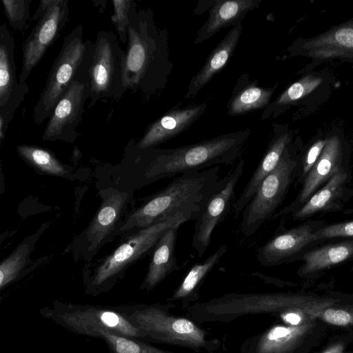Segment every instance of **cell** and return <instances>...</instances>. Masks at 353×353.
<instances>
[{
  "label": "cell",
  "mask_w": 353,
  "mask_h": 353,
  "mask_svg": "<svg viewBox=\"0 0 353 353\" xmlns=\"http://www.w3.org/2000/svg\"><path fill=\"white\" fill-rule=\"evenodd\" d=\"M323 353H345L344 345L343 343H338L332 345Z\"/></svg>",
  "instance_id": "39"
},
{
  "label": "cell",
  "mask_w": 353,
  "mask_h": 353,
  "mask_svg": "<svg viewBox=\"0 0 353 353\" xmlns=\"http://www.w3.org/2000/svg\"><path fill=\"white\" fill-rule=\"evenodd\" d=\"M90 68L79 75L56 105L43 132V140L73 143L79 136L76 129L82 120L85 103L89 99Z\"/></svg>",
  "instance_id": "12"
},
{
  "label": "cell",
  "mask_w": 353,
  "mask_h": 353,
  "mask_svg": "<svg viewBox=\"0 0 353 353\" xmlns=\"http://www.w3.org/2000/svg\"><path fill=\"white\" fill-rule=\"evenodd\" d=\"M32 0H2L5 14L10 26L24 32L28 27L30 9Z\"/></svg>",
  "instance_id": "33"
},
{
  "label": "cell",
  "mask_w": 353,
  "mask_h": 353,
  "mask_svg": "<svg viewBox=\"0 0 353 353\" xmlns=\"http://www.w3.org/2000/svg\"><path fill=\"white\" fill-rule=\"evenodd\" d=\"M55 0H41L31 21H38L41 19L53 6Z\"/></svg>",
  "instance_id": "38"
},
{
  "label": "cell",
  "mask_w": 353,
  "mask_h": 353,
  "mask_svg": "<svg viewBox=\"0 0 353 353\" xmlns=\"http://www.w3.org/2000/svg\"><path fill=\"white\" fill-rule=\"evenodd\" d=\"M250 134L245 129L175 148H138L143 157V181L150 183L190 171L232 165L241 157Z\"/></svg>",
  "instance_id": "2"
},
{
  "label": "cell",
  "mask_w": 353,
  "mask_h": 353,
  "mask_svg": "<svg viewBox=\"0 0 353 353\" xmlns=\"http://www.w3.org/2000/svg\"><path fill=\"white\" fill-rule=\"evenodd\" d=\"M326 145L317 162L305 177L299 197L290 207L275 214L272 218L284 214L299 205L305 203L324 183H327L341 169L347 151V142L340 127H332L326 132Z\"/></svg>",
  "instance_id": "16"
},
{
  "label": "cell",
  "mask_w": 353,
  "mask_h": 353,
  "mask_svg": "<svg viewBox=\"0 0 353 353\" xmlns=\"http://www.w3.org/2000/svg\"><path fill=\"white\" fill-rule=\"evenodd\" d=\"M15 42L7 25H0V143L9 124L29 91L27 83L20 84L14 60Z\"/></svg>",
  "instance_id": "14"
},
{
  "label": "cell",
  "mask_w": 353,
  "mask_h": 353,
  "mask_svg": "<svg viewBox=\"0 0 353 353\" xmlns=\"http://www.w3.org/2000/svg\"><path fill=\"white\" fill-rule=\"evenodd\" d=\"M130 197V194L127 192L113 188L103 191L99 210L74 243L85 259L90 261L108 236L116 233L119 221Z\"/></svg>",
  "instance_id": "15"
},
{
  "label": "cell",
  "mask_w": 353,
  "mask_h": 353,
  "mask_svg": "<svg viewBox=\"0 0 353 353\" xmlns=\"http://www.w3.org/2000/svg\"><path fill=\"white\" fill-rule=\"evenodd\" d=\"M19 156L33 168L48 174L65 176L67 167L50 151L34 145H20L17 147Z\"/></svg>",
  "instance_id": "31"
},
{
  "label": "cell",
  "mask_w": 353,
  "mask_h": 353,
  "mask_svg": "<svg viewBox=\"0 0 353 353\" xmlns=\"http://www.w3.org/2000/svg\"><path fill=\"white\" fill-rule=\"evenodd\" d=\"M347 173L341 169L327 183L316 191L303 206L295 210V220L305 219L319 211L325 210L339 196L347 180Z\"/></svg>",
  "instance_id": "28"
},
{
  "label": "cell",
  "mask_w": 353,
  "mask_h": 353,
  "mask_svg": "<svg viewBox=\"0 0 353 353\" xmlns=\"http://www.w3.org/2000/svg\"><path fill=\"white\" fill-rule=\"evenodd\" d=\"M326 142V133L318 132L317 137L305 151L302 162V174L305 177L317 162Z\"/></svg>",
  "instance_id": "35"
},
{
  "label": "cell",
  "mask_w": 353,
  "mask_h": 353,
  "mask_svg": "<svg viewBox=\"0 0 353 353\" xmlns=\"http://www.w3.org/2000/svg\"><path fill=\"white\" fill-rule=\"evenodd\" d=\"M125 58V50L113 32H98L88 74L89 108L99 101L121 99L126 92L123 85Z\"/></svg>",
  "instance_id": "6"
},
{
  "label": "cell",
  "mask_w": 353,
  "mask_h": 353,
  "mask_svg": "<svg viewBox=\"0 0 353 353\" xmlns=\"http://www.w3.org/2000/svg\"><path fill=\"white\" fill-rule=\"evenodd\" d=\"M242 29L241 23L232 27L213 49L203 67L190 80L185 95V99L196 96L225 66L237 46Z\"/></svg>",
  "instance_id": "23"
},
{
  "label": "cell",
  "mask_w": 353,
  "mask_h": 353,
  "mask_svg": "<svg viewBox=\"0 0 353 353\" xmlns=\"http://www.w3.org/2000/svg\"><path fill=\"white\" fill-rule=\"evenodd\" d=\"M294 132L287 125L274 124V135L259 164L239 198L232 212L238 217L256 192L264 179L277 166L286 147L292 141Z\"/></svg>",
  "instance_id": "20"
},
{
  "label": "cell",
  "mask_w": 353,
  "mask_h": 353,
  "mask_svg": "<svg viewBox=\"0 0 353 353\" xmlns=\"http://www.w3.org/2000/svg\"><path fill=\"white\" fill-rule=\"evenodd\" d=\"M313 233L312 227L305 224L275 234L258 249L256 259L263 266L287 262L314 241Z\"/></svg>",
  "instance_id": "21"
},
{
  "label": "cell",
  "mask_w": 353,
  "mask_h": 353,
  "mask_svg": "<svg viewBox=\"0 0 353 353\" xmlns=\"http://www.w3.org/2000/svg\"><path fill=\"white\" fill-rule=\"evenodd\" d=\"M259 85L258 81L251 80L250 76L243 74L237 80L227 108L230 116H239L260 109H265L271 103V99L277 88Z\"/></svg>",
  "instance_id": "24"
},
{
  "label": "cell",
  "mask_w": 353,
  "mask_h": 353,
  "mask_svg": "<svg viewBox=\"0 0 353 353\" xmlns=\"http://www.w3.org/2000/svg\"><path fill=\"white\" fill-rule=\"evenodd\" d=\"M101 338L105 340L113 353H170L110 332L103 333Z\"/></svg>",
  "instance_id": "32"
},
{
  "label": "cell",
  "mask_w": 353,
  "mask_h": 353,
  "mask_svg": "<svg viewBox=\"0 0 353 353\" xmlns=\"http://www.w3.org/2000/svg\"><path fill=\"white\" fill-rule=\"evenodd\" d=\"M68 19V0H55L53 6L37 21L23 43L20 84L26 83L30 74L57 39Z\"/></svg>",
  "instance_id": "13"
},
{
  "label": "cell",
  "mask_w": 353,
  "mask_h": 353,
  "mask_svg": "<svg viewBox=\"0 0 353 353\" xmlns=\"http://www.w3.org/2000/svg\"><path fill=\"white\" fill-rule=\"evenodd\" d=\"M220 166L190 171L172 180L132 212L117 229V232L147 227L163 216L189 205L203 206L223 183Z\"/></svg>",
  "instance_id": "3"
},
{
  "label": "cell",
  "mask_w": 353,
  "mask_h": 353,
  "mask_svg": "<svg viewBox=\"0 0 353 353\" xmlns=\"http://www.w3.org/2000/svg\"><path fill=\"white\" fill-rule=\"evenodd\" d=\"M180 227L175 226L167 230L154 247L148 270L142 285L143 288H154L170 273L181 268L175 256L176 235Z\"/></svg>",
  "instance_id": "25"
},
{
  "label": "cell",
  "mask_w": 353,
  "mask_h": 353,
  "mask_svg": "<svg viewBox=\"0 0 353 353\" xmlns=\"http://www.w3.org/2000/svg\"><path fill=\"white\" fill-rule=\"evenodd\" d=\"M288 51L290 56L311 61L301 72L304 74L323 62L336 59L353 67V18L314 37L296 39Z\"/></svg>",
  "instance_id": "8"
},
{
  "label": "cell",
  "mask_w": 353,
  "mask_h": 353,
  "mask_svg": "<svg viewBox=\"0 0 353 353\" xmlns=\"http://www.w3.org/2000/svg\"><path fill=\"white\" fill-rule=\"evenodd\" d=\"M227 250V245H221L203 262L194 263L185 274L171 299H185L194 295L199 286L207 275L219 263Z\"/></svg>",
  "instance_id": "29"
},
{
  "label": "cell",
  "mask_w": 353,
  "mask_h": 353,
  "mask_svg": "<svg viewBox=\"0 0 353 353\" xmlns=\"http://www.w3.org/2000/svg\"><path fill=\"white\" fill-rule=\"evenodd\" d=\"M172 65L166 30L157 27L151 9L137 10L134 2L128 29L125 89L149 98L164 88Z\"/></svg>",
  "instance_id": "1"
},
{
  "label": "cell",
  "mask_w": 353,
  "mask_h": 353,
  "mask_svg": "<svg viewBox=\"0 0 353 353\" xmlns=\"http://www.w3.org/2000/svg\"><path fill=\"white\" fill-rule=\"evenodd\" d=\"M353 256V241L327 245L303 255L304 264L300 269L303 274L316 272Z\"/></svg>",
  "instance_id": "27"
},
{
  "label": "cell",
  "mask_w": 353,
  "mask_h": 353,
  "mask_svg": "<svg viewBox=\"0 0 353 353\" xmlns=\"http://www.w3.org/2000/svg\"><path fill=\"white\" fill-rule=\"evenodd\" d=\"M314 240L334 237L353 236V221L326 226L313 233Z\"/></svg>",
  "instance_id": "37"
},
{
  "label": "cell",
  "mask_w": 353,
  "mask_h": 353,
  "mask_svg": "<svg viewBox=\"0 0 353 353\" xmlns=\"http://www.w3.org/2000/svg\"><path fill=\"white\" fill-rule=\"evenodd\" d=\"M314 325L312 321L297 326H274L259 339L256 353H289L302 343Z\"/></svg>",
  "instance_id": "26"
},
{
  "label": "cell",
  "mask_w": 353,
  "mask_h": 353,
  "mask_svg": "<svg viewBox=\"0 0 353 353\" xmlns=\"http://www.w3.org/2000/svg\"><path fill=\"white\" fill-rule=\"evenodd\" d=\"M128 319L145 336L163 343L190 348H200L206 343L205 332L192 321L159 308L138 310Z\"/></svg>",
  "instance_id": "9"
},
{
  "label": "cell",
  "mask_w": 353,
  "mask_h": 353,
  "mask_svg": "<svg viewBox=\"0 0 353 353\" xmlns=\"http://www.w3.org/2000/svg\"><path fill=\"white\" fill-rule=\"evenodd\" d=\"M296 166L292 141L285 149L277 166L264 179L242 211L240 230L244 236H252L273 217L288 191Z\"/></svg>",
  "instance_id": "7"
},
{
  "label": "cell",
  "mask_w": 353,
  "mask_h": 353,
  "mask_svg": "<svg viewBox=\"0 0 353 353\" xmlns=\"http://www.w3.org/2000/svg\"><path fill=\"white\" fill-rule=\"evenodd\" d=\"M319 318L333 325H353V310L329 307L321 312Z\"/></svg>",
  "instance_id": "36"
},
{
  "label": "cell",
  "mask_w": 353,
  "mask_h": 353,
  "mask_svg": "<svg viewBox=\"0 0 353 353\" xmlns=\"http://www.w3.org/2000/svg\"><path fill=\"white\" fill-rule=\"evenodd\" d=\"M244 170L240 159L234 169L223 178V183L205 202L194 219L191 247L201 257L208 250L215 228L232 210L236 188Z\"/></svg>",
  "instance_id": "10"
},
{
  "label": "cell",
  "mask_w": 353,
  "mask_h": 353,
  "mask_svg": "<svg viewBox=\"0 0 353 353\" xmlns=\"http://www.w3.org/2000/svg\"><path fill=\"white\" fill-rule=\"evenodd\" d=\"M205 103L181 108H172L152 123L136 146L140 149L156 148L179 135L190 127L205 111Z\"/></svg>",
  "instance_id": "19"
},
{
  "label": "cell",
  "mask_w": 353,
  "mask_h": 353,
  "mask_svg": "<svg viewBox=\"0 0 353 353\" xmlns=\"http://www.w3.org/2000/svg\"><path fill=\"white\" fill-rule=\"evenodd\" d=\"M337 84L336 79L328 70L305 73L264 109L261 119L277 117L296 105L303 107V110L310 113L331 96Z\"/></svg>",
  "instance_id": "11"
},
{
  "label": "cell",
  "mask_w": 353,
  "mask_h": 353,
  "mask_svg": "<svg viewBox=\"0 0 353 353\" xmlns=\"http://www.w3.org/2000/svg\"><path fill=\"white\" fill-rule=\"evenodd\" d=\"M202 207L198 205L185 206L147 227L133 230L125 241L97 265L92 277V285L99 288L116 279L132 263L152 252L167 230L194 220Z\"/></svg>",
  "instance_id": "5"
},
{
  "label": "cell",
  "mask_w": 353,
  "mask_h": 353,
  "mask_svg": "<svg viewBox=\"0 0 353 353\" xmlns=\"http://www.w3.org/2000/svg\"><path fill=\"white\" fill-rule=\"evenodd\" d=\"M263 0H217L213 1L209 17L201 27L194 43L209 39L222 28L234 26L245 17L247 13L257 8Z\"/></svg>",
  "instance_id": "22"
},
{
  "label": "cell",
  "mask_w": 353,
  "mask_h": 353,
  "mask_svg": "<svg viewBox=\"0 0 353 353\" xmlns=\"http://www.w3.org/2000/svg\"><path fill=\"white\" fill-rule=\"evenodd\" d=\"M210 304L215 306H234V314L259 310L286 312L296 309L322 312L329 305L327 299L282 294L228 296L219 302ZM234 309L230 310V311Z\"/></svg>",
  "instance_id": "18"
},
{
  "label": "cell",
  "mask_w": 353,
  "mask_h": 353,
  "mask_svg": "<svg viewBox=\"0 0 353 353\" xmlns=\"http://www.w3.org/2000/svg\"><path fill=\"white\" fill-rule=\"evenodd\" d=\"M57 319L70 330L91 336L101 337L106 332L130 339L145 336L128 318L105 309L77 310L59 314Z\"/></svg>",
  "instance_id": "17"
},
{
  "label": "cell",
  "mask_w": 353,
  "mask_h": 353,
  "mask_svg": "<svg viewBox=\"0 0 353 353\" xmlns=\"http://www.w3.org/2000/svg\"><path fill=\"white\" fill-rule=\"evenodd\" d=\"M94 43L83 39L81 24L77 25L64 39L62 46L47 77L46 85L33 108V120L41 124L50 117L70 85L91 66Z\"/></svg>",
  "instance_id": "4"
},
{
  "label": "cell",
  "mask_w": 353,
  "mask_h": 353,
  "mask_svg": "<svg viewBox=\"0 0 353 353\" xmlns=\"http://www.w3.org/2000/svg\"><path fill=\"white\" fill-rule=\"evenodd\" d=\"M46 227L26 237L0 265V288H3L17 279L27 264L34 243Z\"/></svg>",
  "instance_id": "30"
},
{
  "label": "cell",
  "mask_w": 353,
  "mask_h": 353,
  "mask_svg": "<svg viewBox=\"0 0 353 353\" xmlns=\"http://www.w3.org/2000/svg\"><path fill=\"white\" fill-rule=\"evenodd\" d=\"M135 1L133 0H113V14L111 21L114 26L119 40L123 44L128 42V29L130 12Z\"/></svg>",
  "instance_id": "34"
}]
</instances>
